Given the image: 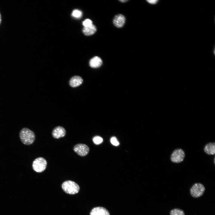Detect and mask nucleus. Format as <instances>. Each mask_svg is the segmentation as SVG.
<instances>
[{"label": "nucleus", "mask_w": 215, "mask_h": 215, "mask_svg": "<svg viewBox=\"0 0 215 215\" xmlns=\"http://www.w3.org/2000/svg\"><path fill=\"white\" fill-rule=\"evenodd\" d=\"M19 137L22 142L25 145L32 144L35 139L34 132L27 128L22 129L19 133Z\"/></svg>", "instance_id": "f257e3e1"}, {"label": "nucleus", "mask_w": 215, "mask_h": 215, "mask_svg": "<svg viewBox=\"0 0 215 215\" xmlns=\"http://www.w3.org/2000/svg\"><path fill=\"white\" fill-rule=\"evenodd\" d=\"M62 187L65 193L70 194H77L80 190L79 185L71 180H67L64 182L62 184Z\"/></svg>", "instance_id": "f03ea898"}, {"label": "nucleus", "mask_w": 215, "mask_h": 215, "mask_svg": "<svg viewBox=\"0 0 215 215\" xmlns=\"http://www.w3.org/2000/svg\"><path fill=\"white\" fill-rule=\"evenodd\" d=\"M47 162L46 160L42 157L36 159L32 163L33 170L36 172L40 173L44 171L46 168Z\"/></svg>", "instance_id": "7ed1b4c3"}, {"label": "nucleus", "mask_w": 215, "mask_h": 215, "mask_svg": "<svg viewBox=\"0 0 215 215\" xmlns=\"http://www.w3.org/2000/svg\"><path fill=\"white\" fill-rule=\"evenodd\" d=\"M185 154L182 149L178 148L173 150L171 156V160L173 163H180L184 160Z\"/></svg>", "instance_id": "20e7f679"}, {"label": "nucleus", "mask_w": 215, "mask_h": 215, "mask_svg": "<svg viewBox=\"0 0 215 215\" xmlns=\"http://www.w3.org/2000/svg\"><path fill=\"white\" fill-rule=\"evenodd\" d=\"M205 190V188L202 184L196 183L194 184L191 188L190 193L193 197L197 198L202 196Z\"/></svg>", "instance_id": "39448f33"}, {"label": "nucleus", "mask_w": 215, "mask_h": 215, "mask_svg": "<svg viewBox=\"0 0 215 215\" xmlns=\"http://www.w3.org/2000/svg\"><path fill=\"white\" fill-rule=\"evenodd\" d=\"M73 150L80 156H84L88 153L90 149L86 145L80 143L75 145L73 147Z\"/></svg>", "instance_id": "423d86ee"}, {"label": "nucleus", "mask_w": 215, "mask_h": 215, "mask_svg": "<svg viewBox=\"0 0 215 215\" xmlns=\"http://www.w3.org/2000/svg\"><path fill=\"white\" fill-rule=\"evenodd\" d=\"M66 131L64 128L62 126H58L55 128L52 132L53 136L56 139H59L65 136Z\"/></svg>", "instance_id": "0eeeda50"}, {"label": "nucleus", "mask_w": 215, "mask_h": 215, "mask_svg": "<svg viewBox=\"0 0 215 215\" xmlns=\"http://www.w3.org/2000/svg\"><path fill=\"white\" fill-rule=\"evenodd\" d=\"M90 215H110V214L105 208L97 207L92 209L90 213Z\"/></svg>", "instance_id": "6e6552de"}, {"label": "nucleus", "mask_w": 215, "mask_h": 215, "mask_svg": "<svg viewBox=\"0 0 215 215\" xmlns=\"http://www.w3.org/2000/svg\"><path fill=\"white\" fill-rule=\"evenodd\" d=\"M125 19L124 16L121 14L116 15L113 19V23L116 27L120 28L123 26L125 22Z\"/></svg>", "instance_id": "1a4fd4ad"}, {"label": "nucleus", "mask_w": 215, "mask_h": 215, "mask_svg": "<svg viewBox=\"0 0 215 215\" xmlns=\"http://www.w3.org/2000/svg\"><path fill=\"white\" fill-rule=\"evenodd\" d=\"M83 81V79L80 76H74L70 80L69 84L70 86L75 87L80 85L82 83Z\"/></svg>", "instance_id": "9d476101"}, {"label": "nucleus", "mask_w": 215, "mask_h": 215, "mask_svg": "<svg viewBox=\"0 0 215 215\" xmlns=\"http://www.w3.org/2000/svg\"><path fill=\"white\" fill-rule=\"evenodd\" d=\"M204 150L205 152L208 155H214L215 153V142H210L206 144L205 146Z\"/></svg>", "instance_id": "9b49d317"}, {"label": "nucleus", "mask_w": 215, "mask_h": 215, "mask_svg": "<svg viewBox=\"0 0 215 215\" xmlns=\"http://www.w3.org/2000/svg\"><path fill=\"white\" fill-rule=\"evenodd\" d=\"M102 62L99 57L96 56L92 58L89 62L90 66L92 68H96L100 67L102 64Z\"/></svg>", "instance_id": "f8f14e48"}, {"label": "nucleus", "mask_w": 215, "mask_h": 215, "mask_svg": "<svg viewBox=\"0 0 215 215\" xmlns=\"http://www.w3.org/2000/svg\"><path fill=\"white\" fill-rule=\"evenodd\" d=\"M82 31L85 35L90 36L93 35L96 32V28L95 25L92 24L89 26L84 27Z\"/></svg>", "instance_id": "ddd939ff"}, {"label": "nucleus", "mask_w": 215, "mask_h": 215, "mask_svg": "<svg viewBox=\"0 0 215 215\" xmlns=\"http://www.w3.org/2000/svg\"><path fill=\"white\" fill-rule=\"evenodd\" d=\"M171 215H185L183 211L180 209L175 208L170 211Z\"/></svg>", "instance_id": "4468645a"}, {"label": "nucleus", "mask_w": 215, "mask_h": 215, "mask_svg": "<svg viewBox=\"0 0 215 215\" xmlns=\"http://www.w3.org/2000/svg\"><path fill=\"white\" fill-rule=\"evenodd\" d=\"M93 141L95 144L98 145L101 143L103 142V140L101 137L99 136H96L93 138Z\"/></svg>", "instance_id": "2eb2a0df"}, {"label": "nucleus", "mask_w": 215, "mask_h": 215, "mask_svg": "<svg viewBox=\"0 0 215 215\" xmlns=\"http://www.w3.org/2000/svg\"><path fill=\"white\" fill-rule=\"evenodd\" d=\"M72 14L73 17L76 18H79L82 16V13L80 10H75L73 11Z\"/></svg>", "instance_id": "dca6fc26"}, {"label": "nucleus", "mask_w": 215, "mask_h": 215, "mask_svg": "<svg viewBox=\"0 0 215 215\" xmlns=\"http://www.w3.org/2000/svg\"><path fill=\"white\" fill-rule=\"evenodd\" d=\"M82 24L84 27L89 26L93 24L92 21L89 19H86L83 22Z\"/></svg>", "instance_id": "f3484780"}, {"label": "nucleus", "mask_w": 215, "mask_h": 215, "mask_svg": "<svg viewBox=\"0 0 215 215\" xmlns=\"http://www.w3.org/2000/svg\"><path fill=\"white\" fill-rule=\"evenodd\" d=\"M110 142L113 145L117 146L119 145V143L115 137H113L110 139Z\"/></svg>", "instance_id": "a211bd4d"}, {"label": "nucleus", "mask_w": 215, "mask_h": 215, "mask_svg": "<svg viewBox=\"0 0 215 215\" xmlns=\"http://www.w3.org/2000/svg\"><path fill=\"white\" fill-rule=\"evenodd\" d=\"M147 1L149 3L153 4H156L158 1H159V0H147Z\"/></svg>", "instance_id": "6ab92c4d"}, {"label": "nucleus", "mask_w": 215, "mask_h": 215, "mask_svg": "<svg viewBox=\"0 0 215 215\" xmlns=\"http://www.w3.org/2000/svg\"><path fill=\"white\" fill-rule=\"evenodd\" d=\"M119 1L122 2H126L127 1H128V0H120Z\"/></svg>", "instance_id": "aec40b11"}, {"label": "nucleus", "mask_w": 215, "mask_h": 215, "mask_svg": "<svg viewBox=\"0 0 215 215\" xmlns=\"http://www.w3.org/2000/svg\"><path fill=\"white\" fill-rule=\"evenodd\" d=\"M1 15L0 13V24L1 23Z\"/></svg>", "instance_id": "412c9836"}]
</instances>
